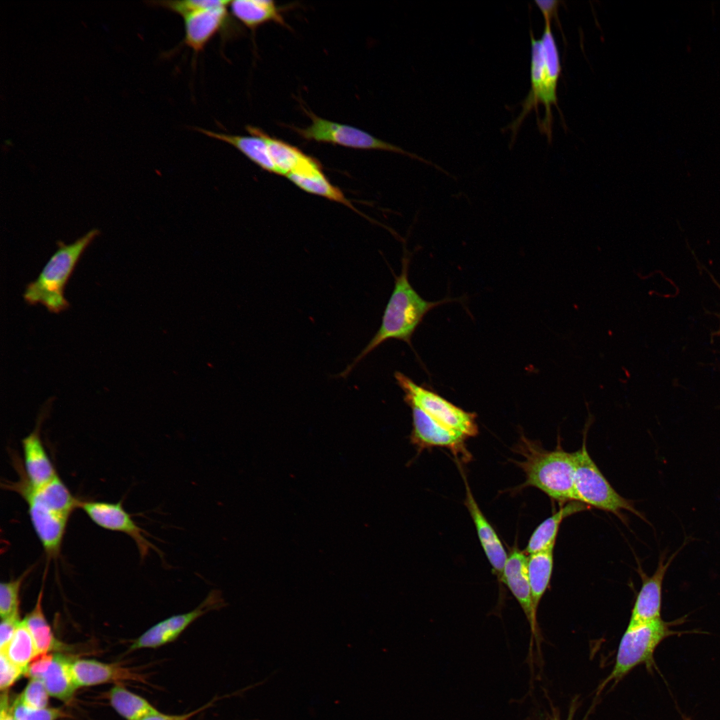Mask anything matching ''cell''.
<instances>
[{
    "label": "cell",
    "instance_id": "6da1fadb",
    "mask_svg": "<svg viewBox=\"0 0 720 720\" xmlns=\"http://www.w3.org/2000/svg\"><path fill=\"white\" fill-rule=\"evenodd\" d=\"M602 392V408L599 413H592L591 432L568 495L538 533L506 565L522 564L543 539L582 509L602 510L619 523L617 506L637 473L651 461L678 452L671 448L654 452L636 449L613 421L615 383L609 374H606Z\"/></svg>",
    "mask_w": 720,
    "mask_h": 720
},
{
    "label": "cell",
    "instance_id": "7c38bea8",
    "mask_svg": "<svg viewBox=\"0 0 720 720\" xmlns=\"http://www.w3.org/2000/svg\"><path fill=\"white\" fill-rule=\"evenodd\" d=\"M347 1L338 0H274V1H241L230 3L234 8L245 11L257 18L276 26L294 17L342 8Z\"/></svg>",
    "mask_w": 720,
    "mask_h": 720
},
{
    "label": "cell",
    "instance_id": "8fae6325",
    "mask_svg": "<svg viewBox=\"0 0 720 720\" xmlns=\"http://www.w3.org/2000/svg\"><path fill=\"white\" fill-rule=\"evenodd\" d=\"M368 192L374 201L386 202L396 208L415 254V261L430 264L462 235L446 221L406 205L387 191L370 188Z\"/></svg>",
    "mask_w": 720,
    "mask_h": 720
},
{
    "label": "cell",
    "instance_id": "9c48e42d",
    "mask_svg": "<svg viewBox=\"0 0 720 720\" xmlns=\"http://www.w3.org/2000/svg\"><path fill=\"white\" fill-rule=\"evenodd\" d=\"M429 265L443 278L461 289L515 306L533 318H537L514 288L491 269L482 255V249L478 242L437 258Z\"/></svg>",
    "mask_w": 720,
    "mask_h": 720
},
{
    "label": "cell",
    "instance_id": "5bb4252c",
    "mask_svg": "<svg viewBox=\"0 0 720 720\" xmlns=\"http://www.w3.org/2000/svg\"><path fill=\"white\" fill-rule=\"evenodd\" d=\"M29 720H38L33 714H30Z\"/></svg>",
    "mask_w": 720,
    "mask_h": 720
},
{
    "label": "cell",
    "instance_id": "5b68a950",
    "mask_svg": "<svg viewBox=\"0 0 720 720\" xmlns=\"http://www.w3.org/2000/svg\"><path fill=\"white\" fill-rule=\"evenodd\" d=\"M618 616V645L615 661L628 678L636 674L664 671L675 675L682 690L701 694L708 684L701 675L696 652L659 637L638 619L623 610Z\"/></svg>",
    "mask_w": 720,
    "mask_h": 720
},
{
    "label": "cell",
    "instance_id": "3957f363",
    "mask_svg": "<svg viewBox=\"0 0 720 720\" xmlns=\"http://www.w3.org/2000/svg\"><path fill=\"white\" fill-rule=\"evenodd\" d=\"M591 565L606 589V600L616 611L634 616L653 633L701 657L718 650L715 622L686 610L652 587L629 578L605 560L594 557Z\"/></svg>",
    "mask_w": 720,
    "mask_h": 720
},
{
    "label": "cell",
    "instance_id": "277c9868",
    "mask_svg": "<svg viewBox=\"0 0 720 720\" xmlns=\"http://www.w3.org/2000/svg\"><path fill=\"white\" fill-rule=\"evenodd\" d=\"M465 177L467 185L458 192L436 189L450 205L462 211L495 214L515 220L538 224H565L597 229L649 249L660 256L663 252L622 230L573 211L538 192L510 186L484 178L453 160Z\"/></svg>",
    "mask_w": 720,
    "mask_h": 720
},
{
    "label": "cell",
    "instance_id": "4fadbf2b",
    "mask_svg": "<svg viewBox=\"0 0 720 720\" xmlns=\"http://www.w3.org/2000/svg\"><path fill=\"white\" fill-rule=\"evenodd\" d=\"M682 691H683L684 696H685L686 699H687V702H688V704H689V707H690V709H691V712H692V714H693L694 719H695V720H701L700 717H699V714H698L697 707H696V705L694 704V702H693V700H692V698H691V693H689V692H687V691H684V690H682Z\"/></svg>",
    "mask_w": 720,
    "mask_h": 720
},
{
    "label": "cell",
    "instance_id": "52a82bcc",
    "mask_svg": "<svg viewBox=\"0 0 720 720\" xmlns=\"http://www.w3.org/2000/svg\"><path fill=\"white\" fill-rule=\"evenodd\" d=\"M60 631L32 661L34 708L39 720H79L87 712L61 657Z\"/></svg>",
    "mask_w": 720,
    "mask_h": 720
},
{
    "label": "cell",
    "instance_id": "7a4b0ae2",
    "mask_svg": "<svg viewBox=\"0 0 720 720\" xmlns=\"http://www.w3.org/2000/svg\"><path fill=\"white\" fill-rule=\"evenodd\" d=\"M148 350L140 343L108 365L89 362L57 416L40 428L37 451L44 457L62 456L82 470L100 464L104 456L96 444L98 427L123 380Z\"/></svg>",
    "mask_w": 720,
    "mask_h": 720
},
{
    "label": "cell",
    "instance_id": "8992f818",
    "mask_svg": "<svg viewBox=\"0 0 720 720\" xmlns=\"http://www.w3.org/2000/svg\"><path fill=\"white\" fill-rule=\"evenodd\" d=\"M344 7L300 15L274 26L277 66L292 79L303 77L339 37Z\"/></svg>",
    "mask_w": 720,
    "mask_h": 720
},
{
    "label": "cell",
    "instance_id": "30bf717a",
    "mask_svg": "<svg viewBox=\"0 0 720 720\" xmlns=\"http://www.w3.org/2000/svg\"><path fill=\"white\" fill-rule=\"evenodd\" d=\"M295 196L314 206L348 218L394 254L415 260L401 217L391 204L381 201H375L376 203L339 201L303 192H297Z\"/></svg>",
    "mask_w": 720,
    "mask_h": 720
},
{
    "label": "cell",
    "instance_id": "ba28073f",
    "mask_svg": "<svg viewBox=\"0 0 720 720\" xmlns=\"http://www.w3.org/2000/svg\"><path fill=\"white\" fill-rule=\"evenodd\" d=\"M349 23L372 43L382 46L402 33L432 41L425 23V11L407 0H352L344 7Z\"/></svg>",
    "mask_w": 720,
    "mask_h": 720
}]
</instances>
